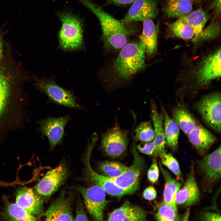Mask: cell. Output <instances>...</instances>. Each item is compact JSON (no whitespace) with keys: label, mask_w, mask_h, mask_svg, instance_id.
I'll return each instance as SVG.
<instances>
[{"label":"cell","mask_w":221,"mask_h":221,"mask_svg":"<svg viewBox=\"0 0 221 221\" xmlns=\"http://www.w3.org/2000/svg\"><path fill=\"white\" fill-rule=\"evenodd\" d=\"M97 17L102 32V39L107 50L121 49L127 43L129 36L134 29L130 24H125L105 12L91 0H78Z\"/></svg>","instance_id":"6da1fadb"},{"label":"cell","mask_w":221,"mask_h":221,"mask_svg":"<svg viewBox=\"0 0 221 221\" xmlns=\"http://www.w3.org/2000/svg\"><path fill=\"white\" fill-rule=\"evenodd\" d=\"M111 67L116 81H125L145 68L146 54L139 42L127 43L122 48Z\"/></svg>","instance_id":"7a4b0ae2"},{"label":"cell","mask_w":221,"mask_h":221,"mask_svg":"<svg viewBox=\"0 0 221 221\" xmlns=\"http://www.w3.org/2000/svg\"><path fill=\"white\" fill-rule=\"evenodd\" d=\"M61 23L58 38L60 46L64 50L72 51L80 48L83 44V25L77 16L67 11L59 12Z\"/></svg>","instance_id":"3957f363"},{"label":"cell","mask_w":221,"mask_h":221,"mask_svg":"<svg viewBox=\"0 0 221 221\" xmlns=\"http://www.w3.org/2000/svg\"><path fill=\"white\" fill-rule=\"evenodd\" d=\"M221 94L219 92L204 96L195 108L203 121L217 133H221Z\"/></svg>","instance_id":"277c9868"},{"label":"cell","mask_w":221,"mask_h":221,"mask_svg":"<svg viewBox=\"0 0 221 221\" xmlns=\"http://www.w3.org/2000/svg\"><path fill=\"white\" fill-rule=\"evenodd\" d=\"M72 188L82 195L85 207L93 219L102 220L103 211L108 203L105 191L96 184L87 187L76 186Z\"/></svg>","instance_id":"5b68a950"},{"label":"cell","mask_w":221,"mask_h":221,"mask_svg":"<svg viewBox=\"0 0 221 221\" xmlns=\"http://www.w3.org/2000/svg\"><path fill=\"white\" fill-rule=\"evenodd\" d=\"M128 144L126 133L116 124L102 134L100 148L106 155L116 158L125 153Z\"/></svg>","instance_id":"8992f818"},{"label":"cell","mask_w":221,"mask_h":221,"mask_svg":"<svg viewBox=\"0 0 221 221\" xmlns=\"http://www.w3.org/2000/svg\"><path fill=\"white\" fill-rule=\"evenodd\" d=\"M135 142L132 147L133 161L131 166L121 175L114 178H110L119 187L128 194L135 192L139 188V178L143 168L144 160L137 151Z\"/></svg>","instance_id":"52a82bcc"},{"label":"cell","mask_w":221,"mask_h":221,"mask_svg":"<svg viewBox=\"0 0 221 221\" xmlns=\"http://www.w3.org/2000/svg\"><path fill=\"white\" fill-rule=\"evenodd\" d=\"M68 171L64 162L47 172L36 185L35 189L37 194L45 197L52 195L65 182Z\"/></svg>","instance_id":"ba28073f"},{"label":"cell","mask_w":221,"mask_h":221,"mask_svg":"<svg viewBox=\"0 0 221 221\" xmlns=\"http://www.w3.org/2000/svg\"><path fill=\"white\" fill-rule=\"evenodd\" d=\"M36 85L52 101L57 104L69 108L84 109L77 103L71 92L62 88L51 79L39 80Z\"/></svg>","instance_id":"9c48e42d"},{"label":"cell","mask_w":221,"mask_h":221,"mask_svg":"<svg viewBox=\"0 0 221 221\" xmlns=\"http://www.w3.org/2000/svg\"><path fill=\"white\" fill-rule=\"evenodd\" d=\"M96 141L92 140L88 145L84 157L85 169L89 179L96 184L101 187L108 194L114 196L121 197L128 192L117 186L109 177L97 173L91 166L90 159L91 153Z\"/></svg>","instance_id":"30bf717a"},{"label":"cell","mask_w":221,"mask_h":221,"mask_svg":"<svg viewBox=\"0 0 221 221\" xmlns=\"http://www.w3.org/2000/svg\"><path fill=\"white\" fill-rule=\"evenodd\" d=\"M74 198L71 193L62 191L45 212L46 221H73L72 205Z\"/></svg>","instance_id":"8fae6325"},{"label":"cell","mask_w":221,"mask_h":221,"mask_svg":"<svg viewBox=\"0 0 221 221\" xmlns=\"http://www.w3.org/2000/svg\"><path fill=\"white\" fill-rule=\"evenodd\" d=\"M70 120L68 115L56 117L48 118L40 122V130L43 135L48 138L50 150H53L63 142L65 127Z\"/></svg>","instance_id":"7c38bea8"},{"label":"cell","mask_w":221,"mask_h":221,"mask_svg":"<svg viewBox=\"0 0 221 221\" xmlns=\"http://www.w3.org/2000/svg\"><path fill=\"white\" fill-rule=\"evenodd\" d=\"M157 0H135L121 21L126 24L154 18L157 14Z\"/></svg>","instance_id":"4fadbf2b"},{"label":"cell","mask_w":221,"mask_h":221,"mask_svg":"<svg viewBox=\"0 0 221 221\" xmlns=\"http://www.w3.org/2000/svg\"><path fill=\"white\" fill-rule=\"evenodd\" d=\"M15 203L36 217L44 216L45 212L42 200L30 188L23 187L17 189Z\"/></svg>","instance_id":"5bb4252c"},{"label":"cell","mask_w":221,"mask_h":221,"mask_svg":"<svg viewBox=\"0 0 221 221\" xmlns=\"http://www.w3.org/2000/svg\"><path fill=\"white\" fill-rule=\"evenodd\" d=\"M220 48L209 55L203 62L198 73V81L204 85L221 76Z\"/></svg>","instance_id":"9a60e30c"},{"label":"cell","mask_w":221,"mask_h":221,"mask_svg":"<svg viewBox=\"0 0 221 221\" xmlns=\"http://www.w3.org/2000/svg\"><path fill=\"white\" fill-rule=\"evenodd\" d=\"M221 146L212 153L206 155L199 162L205 178L209 183L218 181L221 177Z\"/></svg>","instance_id":"2e32d148"},{"label":"cell","mask_w":221,"mask_h":221,"mask_svg":"<svg viewBox=\"0 0 221 221\" xmlns=\"http://www.w3.org/2000/svg\"><path fill=\"white\" fill-rule=\"evenodd\" d=\"M151 117L155 133L154 156H161L166 153V141L163 124V116L158 111L154 102L151 103Z\"/></svg>","instance_id":"e0dca14e"},{"label":"cell","mask_w":221,"mask_h":221,"mask_svg":"<svg viewBox=\"0 0 221 221\" xmlns=\"http://www.w3.org/2000/svg\"><path fill=\"white\" fill-rule=\"evenodd\" d=\"M143 29L139 36V42L144 49L146 56H150L157 48L159 25L155 24L152 19L143 21Z\"/></svg>","instance_id":"ac0fdd59"},{"label":"cell","mask_w":221,"mask_h":221,"mask_svg":"<svg viewBox=\"0 0 221 221\" xmlns=\"http://www.w3.org/2000/svg\"><path fill=\"white\" fill-rule=\"evenodd\" d=\"M189 140L198 153L205 154L217 141V138L201 125H198L188 135Z\"/></svg>","instance_id":"d6986e66"},{"label":"cell","mask_w":221,"mask_h":221,"mask_svg":"<svg viewBox=\"0 0 221 221\" xmlns=\"http://www.w3.org/2000/svg\"><path fill=\"white\" fill-rule=\"evenodd\" d=\"M146 213L141 207L125 202L109 215L108 221H145Z\"/></svg>","instance_id":"ffe728a7"},{"label":"cell","mask_w":221,"mask_h":221,"mask_svg":"<svg viewBox=\"0 0 221 221\" xmlns=\"http://www.w3.org/2000/svg\"><path fill=\"white\" fill-rule=\"evenodd\" d=\"M184 186L177 191L176 197L177 204L188 206L195 203L199 197L200 192L193 174V169Z\"/></svg>","instance_id":"44dd1931"},{"label":"cell","mask_w":221,"mask_h":221,"mask_svg":"<svg viewBox=\"0 0 221 221\" xmlns=\"http://www.w3.org/2000/svg\"><path fill=\"white\" fill-rule=\"evenodd\" d=\"M173 120L186 134L188 135L197 125L193 115L184 106H179L172 113Z\"/></svg>","instance_id":"7402d4cb"},{"label":"cell","mask_w":221,"mask_h":221,"mask_svg":"<svg viewBox=\"0 0 221 221\" xmlns=\"http://www.w3.org/2000/svg\"><path fill=\"white\" fill-rule=\"evenodd\" d=\"M5 207L1 215L2 218L9 221H36L37 218L25 210L16 203L4 199Z\"/></svg>","instance_id":"603a6c76"},{"label":"cell","mask_w":221,"mask_h":221,"mask_svg":"<svg viewBox=\"0 0 221 221\" xmlns=\"http://www.w3.org/2000/svg\"><path fill=\"white\" fill-rule=\"evenodd\" d=\"M179 18L184 21L192 28L195 35L193 40L196 42L204 29L208 16L206 12L200 8Z\"/></svg>","instance_id":"cb8c5ba5"},{"label":"cell","mask_w":221,"mask_h":221,"mask_svg":"<svg viewBox=\"0 0 221 221\" xmlns=\"http://www.w3.org/2000/svg\"><path fill=\"white\" fill-rule=\"evenodd\" d=\"M162 109L164 115L165 135L167 146L173 152L178 149L179 128L175 122L169 116L164 107Z\"/></svg>","instance_id":"d4e9b609"},{"label":"cell","mask_w":221,"mask_h":221,"mask_svg":"<svg viewBox=\"0 0 221 221\" xmlns=\"http://www.w3.org/2000/svg\"><path fill=\"white\" fill-rule=\"evenodd\" d=\"M159 165L165 181L163 201L166 204L177 207L176 197L181 184L171 177L168 172L163 168L160 163Z\"/></svg>","instance_id":"484cf974"},{"label":"cell","mask_w":221,"mask_h":221,"mask_svg":"<svg viewBox=\"0 0 221 221\" xmlns=\"http://www.w3.org/2000/svg\"><path fill=\"white\" fill-rule=\"evenodd\" d=\"M0 65V116L4 110L13 86V78L6 67Z\"/></svg>","instance_id":"4316f807"},{"label":"cell","mask_w":221,"mask_h":221,"mask_svg":"<svg viewBox=\"0 0 221 221\" xmlns=\"http://www.w3.org/2000/svg\"><path fill=\"white\" fill-rule=\"evenodd\" d=\"M192 9V2L189 0H167L165 11L170 17L180 18L190 13Z\"/></svg>","instance_id":"83f0119b"},{"label":"cell","mask_w":221,"mask_h":221,"mask_svg":"<svg viewBox=\"0 0 221 221\" xmlns=\"http://www.w3.org/2000/svg\"><path fill=\"white\" fill-rule=\"evenodd\" d=\"M169 30L172 36L183 39L193 40L195 37L194 32L191 26L180 18L171 25Z\"/></svg>","instance_id":"f1b7e54d"},{"label":"cell","mask_w":221,"mask_h":221,"mask_svg":"<svg viewBox=\"0 0 221 221\" xmlns=\"http://www.w3.org/2000/svg\"><path fill=\"white\" fill-rule=\"evenodd\" d=\"M134 140L135 142H148L153 141L155 133L150 121L142 122L136 127Z\"/></svg>","instance_id":"f546056e"},{"label":"cell","mask_w":221,"mask_h":221,"mask_svg":"<svg viewBox=\"0 0 221 221\" xmlns=\"http://www.w3.org/2000/svg\"><path fill=\"white\" fill-rule=\"evenodd\" d=\"M100 170L106 176L110 178L118 177L125 173L128 167L121 162L116 161H105L99 164Z\"/></svg>","instance_id":"4dcf8cb0"},{"label":"cell","mask_w":221,"mask_h":221,"mask_svg":"<svg viewBox=\"0 0 221 221\" xmlns=\"http://www.w3.org/2000/svg\"><path fill=\"white\" fill-rule=\"evenodd\" d=\"M155 218L158 221L180 220L177 207L166 204L163 201L159 206Z\"/></svg>","instance_id":"1f68e13d"},{"label":"cell","mask_w":221,"mask_h":221,"mask_svg":"<svg viewBox=\"0 0 221 221\" xmlns=\"http://www.w3.org/2000/svg\"><path fill=\"white\" fill-rule=\"evenodd\" d=\"M160 158L162 163L167 167L180 180L183 181L179 163L170 153H165Z\"/></svg>","instance_id":"d6a6232c"},{"label":"cell","mask_w":221,"mask_h":221,"mask_svg":"<svg viewBox=\"0 0 221 221\" xmlns=\"http://www.w3.org/2000/svg\"><path fill=\"white\" fill-rule=\"evenodd\" d=\"M219 30V25L216 23H214L205 29H203L201 35L196 41L214 38L218 35Z\"/></svg>","instance_id":"836d02e7"},{"label":"cell","mask_w":221,"mask_h":221,"mask_svg":"<svg viewBox=\"0 0 221 221\" xmlns=\"http://www.w3.org/2000/svg\"><path fill=\"white\" fill-rule=\"evenodd\" d=\"M159 176V170L156 159H153L152 163L148 172L147 177L149 180L153 183L157 181Z\"/></svg>","instance_id":"e575fe53"},{"label":"cell","mask_w":221,"mask_h":221,"mask_svg":"<svg viewBox=\"0 0 221 221\" xmlns=\"http://www.w3.org/2000/svg\"><path fill=\"white\" fill-rule=\"evenodd\" d=\"M137 150L143 154L154 156L155 143L154 140L144 144H140L135 146Z\"/></svg>","instance_id":"d590c367"},{"label":"cell","mask_w":221,"mask_h":221,"mask_svg":"<svg viewBox=\"0 0 221 221\" xmlns=\"http://www.w3.org/2000/svg\"><path fill=\"white\" fill-rule=\"evenodd\" d=\"M75 221H88L89 220L86 214L83 205L80 199H78L77 202L76 215Z\"/></svg>","instance_id":"8d00e7d4"},{"label":"cell","mask_w":221,"mask_h":221,"mask_svg":"<svg viewBox=\"0 0 221 221\" xmlns=\"http://www.w3.org/2000/svg\"><path fill=\"white\" fill-rule=\"evenodd\" d=\"M157 195V191L152 186H149L146 188L143 193V197L148 200H154L156 197Z\"/></svg>","instance_id":"74e56055"},{"label":"cell","mask_w":221,"mask_h":221,"mask_svg":"<svg viewBox=\"0 0 221 221\" xmlns=\"http://www.w3.org/2000/svg\"><path fill=\"white\" fill-rule=\"evenodd\" d=\"M221 216L218 213L207 212L204 213L202 219L205 221H221Z\"/></svg>","instance_id":"f35d334b"},{"label":"cell","mask_w":221,"mask_h":221,"mask_svg":"<svg viewBox=\"0 0 221 221\" xmlns=\"http://www.w3.org/2000/svg\"><path fill=\"white\" fill-rule=\"evenodd\" d=\"M108 3L117 6L132 3L135 0H106Z\"/></svg>","instance_id":"ab89813d"},{"label":"cell","mask_w":221,"mask_h":221,"mask_svg":"<svg viewBox=\"0 0 221 221\" xmlns=\"http://www.w3.org/2000/svg\"><path fill=\"white\" fill-rule=\"evenodd\" d=\"M211 8L215 10L217 14L221 12V0H213Z\"/></svg>","instance_id":"60d3db41"},{"label":"cell","mask_w":221,"mask_h":221,"mask_svg":"<svg viewBox=\"0 0 221 221\" xmlns=\"http://www.w3.org/2000/svg\"><path fill=\"white\" fill-rule=\"evenodd\" d=\"M190 214L189 208H188L182 216V220H188Z\"/></svg>","instance_id":"b9f144b4"},{"label":"cell","mask_w":221,"mask_h":221,"mask_svg":"<svg viewBox=\"0 0 221 221\" xmlns=\"http://www.w3.org/2000/svg\"><path fill=\"white\" fill-rule=\"evenodd\" d=\"M3 57V43L1 36L0 35V61Z\"/></svg>","instance_id":"7bdbcfd3"},{"label":"cell","mask_w":221,"mask_h":221,"mask_svg":"<svg viewBox=\"0 0 221 221\" xmlns=\"http://www.w3.org/2000/svg\"><path fill=\"white\" fill-rule=\"evenodd\" d=\"M189 0L190 1H191L192 2H199V1H200V0Z\"/></svg>","instance_id":"ee69618b"},{"label":"cell","mask_w":221,"mask_h":221,"mask_svg":"<svg viewBox=\"0 0 221 221\" xmlns=\"http://www.w3.org/2000/svg\"><path fill=\"white\" fill-rule=\"evenodd\" d=\"M1 184H2V183H1V184L0 183V185Z\"/></svg>","instance_id":"f6af8a7d"}]
</instances>
